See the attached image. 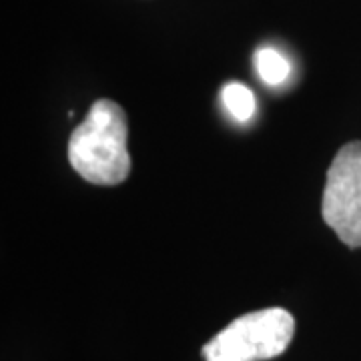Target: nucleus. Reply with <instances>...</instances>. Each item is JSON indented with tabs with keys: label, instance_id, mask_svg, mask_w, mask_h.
I'll use <instances>...</instances> for the list:
<instances>
[{
	"label": "nucleus",
	"instance_id": "1",
	"mask_svg": "<svg viewBox=\"0 0 361 361\" xmlns=\"http://www.w3.org/2000/svg\"><path fill=\"white\" fill-rule=\"evenodd\" d=\"M127 133L123 106L109 99L97 101L87 118L71 135V167L92 185H121L130 173Z\"/></svg>",
	"mask_w": 361,
	"mask_h": 361
},
{
	"label": "nucleus",
	"instance_id": "5",
	"mask_svg": "<svg viewBox=\"0 0 361 361\" xmlns=\"http://www.w3.org/2000/svg\"><path fill=\"white\" fill-rule=\"evenodd\" d=\"M221 101L237 123H247L255 115V97L241 82H227L221 89Z\"/></svg>",
	"mask_w": 361,
	"mask_h": 361
},
{
	"label": "nucleus",
	"instance_id": "2",
	"mask_svg": "<svg viewBox=\"0 0 361 361\" xmlns=\"http://www.w3.org/2000/svg\"><path fill=\"white\" fill-rule=\"evenodd\" d=\"M295 334L287 310L269 307L237 317L203 345L207 361H265L281 355Z\"/></svg>",
	"mask_w": 361,
	"mask_h": 361
},
{
	"label": "nucleus",
	"instance_id": "3",
	"mask_svg": "<svg viewBox=\"0 0 361 361\" xmlns=\"http://www.w3.org/2000/svg\"><path fill=\"white\" fill-rule=\"evenodd\" d=\"M323 221L341 243L361 247V141L343 145L327 171Z\"/></svg>",
	"mask_w": 361,
	"mask_h": 361
},
{
	"label": "nucleus",
	"instance_id": "4",
	"mask_svg": "<svg viewBox=\"0 0 361 361\" xmlns=\"http://www.w3.org/2000/svg\"><path fill=\"white\" fill-rule=\"evenodd\" d=\"M253 63L257 68V75L261 80L269 87H279L283 85L289 73H291V65L289 61L285 59L283 54L271 47H261L255 56H253Z\"/></svg>",
	"mask_w": 361,
	"mask_h": 361
}]
</instances>
